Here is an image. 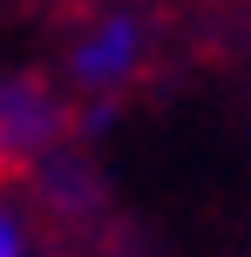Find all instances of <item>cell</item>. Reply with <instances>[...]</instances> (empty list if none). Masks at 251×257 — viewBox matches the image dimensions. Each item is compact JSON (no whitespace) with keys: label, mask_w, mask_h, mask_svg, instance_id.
<instances>
[{"label":"cell","mask_w":251,"mask_h":257,"mask_svg":"<svg viewBox=\"0 0 251 257\" xmlns=\"http://www.w3.org/2000/svg\"><path fill=\"white\" fill-rule=\"evenodd\" d=\"M0 257H21V230H14L7 210H0Z\"/></svg>","instance_id":"cell-1"},{"label":"cell","mask_w":251,"mask_h":257,"mask_svg":"<svg viewBox=\"0 0 251 257\" xmlns=\"http://www.w3.org/2000/svg\"><path fill=\"white\" fill-rule=\"evenodd\" d=\"M7 163H14V149H7V136H0V176H7Z\"/></svg>","instance_id":"cell-2"}]
</instances>
